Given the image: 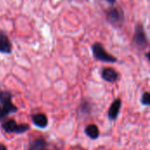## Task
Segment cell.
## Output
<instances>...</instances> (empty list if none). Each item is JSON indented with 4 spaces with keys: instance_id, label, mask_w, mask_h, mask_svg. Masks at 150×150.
Wrapping results in <instances>:
<instances>
[{
    "instance_id": "obj_1",
    "label": "cell",
    "mask_w": 150,
    "mask_h": 150,
    "mask_svg": "<svg viewBox=\"0 0 150 150\" xmlns=\"http://www.w3.org/2000/svg\"><path fill=\"white\" fill-rule=\"evenodd\" d=\"M132 45L135 49L140 51H144L149 47L148 36L143 25H142L141 23H138L135 25L134 33L132 38Z\"/></svg>"
},
{
    "instance_id": "obj_2",
    "label": "cell",
    "mask_w": 150,
    "mask_h": 150,
    "mask_svg": "<svg viewBox=\"0 0 150 150\" xmlns=\"http://www.w3.org/2000/svg\"><path fill=\"white\" fill-rule=\"evenodd\" d=\"M91 51L93 57L99 62L106 63H114L118 62V59L114 55L109 54L104 47L103 44L100 42H95L94 44H92Z\"/></svg>"
},
{
    "instance_id": "obj_3",
    "label": "cell",
    "mask_w": 150,
    "mask_h": 150,
    "mask_svg": "<svg viewBox=\"0 0 150 150\" xmlns=\"http://www.w3.org/2000/svg\"><path fill=\"white\" fill-rule=\"evenodd\" d=\"M105 16L107 21L113 27H120L125 20L124 11L120 6H113L105 11Z\"/></svg>"
},
{
    "instance_id": "obj_4",
    "label": "cell",
    "mask_w": 150,
    "mask_h": 150,
    "mask_svg": "<svg viewBox=\"0 0 150 150\" xmlns=\"http://www.w3.org/2000/svg\"><path fill=\"white\" fill-rule=\"evenodd\" d=\"M2 128L8 134H23L29 130V126L26 124H17L13 120H9L2 124Z\"/></svg>"
},
{
    "instance_id": "obj_5",
    "label": "cell",
    "mask_w": 150,
    "mask_h": 150,
    "mask_svg": "<svg viewBox=\"0 0 150 150\" xmlns=\"http://www.w3.org/2000/svg\"><path fill=\"white\" fill-rule=\"evenodd\" d=\"M11 98H12V95L11 92L9 91L0 92V103L2 105L1 106L4 109V112L6 113V115L16 112L18 111V108L13 105Z\"/></svg>"
},
{
    "instance_id": "obj_6",
    "label": "cell",
    "mask_w": 150,
    "mask_h": 150,
    "mask_svg": "<svg viewBox=\"0 0 150 150\" xmlns=\"http://www.w3.org/2000/svg\"><path fill=\"white\" fill-rule=\"evenodd\" d=\"M12 52V44L8 35L0 29V54H10Z\"/></svg>"
},
{
    "instance_id": "obj_7",
    "label": "cell",
    "mask_w": 150,
    "mask_h": 150,
    "mask_svg": "<svg viewBox=\"0 0 150 150\" xmlns=\"http://www.w3.org/2000/svg\"><path fill=\"white\" fill-rule=\"evenodd\" d=\"M101 76L108 83H115L119 79V73L113 68H104L101 72Z\"/></svg>"
},
{
    "instance_id": "obj_8",
    "label": "cell",
    "mask_w": 150,
    "mask_h": 150,
    "mask_svg": "<svg viewBox=\"0 0 150 150\" xmlns=\"http://www.w3.org/2000/svg\"><path fill=\"white\" fill-rule=\"evenodd\" d=\"M120 108H121V100L115 99L108 111V118L111 120H115L120 113Z\"/></svg>"
},
{
    "instance_id": "obj_9",
    "label": "cell",
    "mask_w": 150,
    "mask_h": 150,
    "mask_svg": "<svg viewBox=\"0 0 150 150\" xmlns=\"http://www.w3.org/2000/svg\"><path fill=\"white\" fill-rule=\"evenodd\" d=\"M32 120L36 127L40 128H45L48 123L47 117L43 113H37L32 115Z\"/></svg>"
},
{
    "instance_id": "obj_10",
    "label": "cell",
    "mask_w": 150,
    "mask_h": 150,
    "mask_svg": "<svg viewBox=\"0 0 150 150\" xmlns=\"http://www.w3.org/2000/svg\"><path fill=\"white\" fill-rule=\"evenodd\" d=\"M46 147V141L42 138L36 139L30 143L29 150H44Z\"/></svg>"
},
{
    "instance_id": "obj_11",
    "label": "cell",
    "mask_w": 150,
    "mask_h": 150,
    "mask_svg": "<svg viewBox=\"0 0 150 150\" xmlns=\"http://www.w3.org/2000/svg\"><path fill=\"white\" fill-rule=\"evenodd\" d=\"M85 134L91 138V139H98L99 136V130L96 125H89L85 128Z\"/></svg>"
},
{
    "instance_id": "obj_12",
    "label": "cell",
    "mask_w": 150,
    "mask_h": 150,
    "mask_svg": "<svg viewBox=\"0 0 150 150\" xmlns=\"http://www.w3.org/2000/svg\"><path fill=\"white\" fill-rule=\"evenodd\" d=\"M141 102L143 105H150V94L149 92L146 91L142 94V99H141Z\"/></svg>"
},
{
    "instance_id": "obj_13",
    "label": "cell",
    "mask_w": 150,
    "mask_h": 150,
    "mask_svg": "<svg viewBox=\"0 0 150 150\" xmlns=\"http://www.w3.org/2000/svg\"><path fill=\"white\" fill-rule=\"evenodd\" d=\"M6 116V113L4 112V109L2 108V106L0 105V121L4 118Z\"/></svg>"
},
{
    "instance_id": "obj_14",
    "label": "cell",
    "mask_w": 150,
    "mask_h": 150,
    "mask_svg": "<svg viewBox=\"0 0 150 150\" xmlns=\"http://www.w3.org/2000/svg\"><path fill=\"white\" fill-rule=\"evenodd\" d=\"M105 1H106L108 4H112V5H113V4L116 3V0H105Z\"/></svg>"
},
{
    "instance_id": "obj_15",
    "label": "cell",
    "mask_w": 150,
    "mask_h": 150,
    "mask_svg": "<svg viewBox=\"0 0 150 150\" xmlns=\"http://www.w3.org/2000/svg\"><path fill=\"white\" fill-rule=\"evenodd\" d=\"M0 150H7V149H6V147L4 144L0 143Z\"/></svg>"
},
{
    "instance_id": "obj_16",
    "label": "cell",
    "mask_w": 150,
    "mask_h": 150,
    "mask_svg": "<svg viewBox=\"0 0 150 150\" xmlns=\"http://www.w3.org/2000/svg\"><path fill=\"white\" fill-rule=\"evenodd\" d=\"M146 57H147V59H148V60H149V52L146 53Z\"/></svg>"
}]
</instances>
